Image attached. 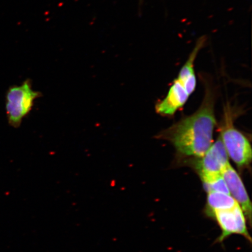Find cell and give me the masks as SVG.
Wrapping results in <instances>:
<instances>
[{"label": "cell", "mask_w": 252, "mask_h": 252, "mask_svg": "<svg viewBox=\"0 0 252 252\" xmlns=\"http://www.w3.org/2000/svg\"><path fill=\"white\" fill-rule=\"evenodd\" d=\"M209 94L196 112L159 135L160 138L171 142L182 156L200 158L213 144L216 120L213 100Z\"/></svg>", "instance_id": "6da1fadb"}, {"label": "cell", "mask_w": 252, "mask_h": 252, "mask_svg": "<svg viewBox=\"0 0 252 252\" xmlns=\"http://www.w3.org/2000/svg\"><path fill=\"white\" fill-rule=\"evenodd\" d=\"M40 96L41 93L33 89L28 79L20 86L9 88L5 97L6 114L9 125L14 128L20 127L32 109L34 101Z\"/></svg>", "instance_id": "7a4b0ae2"}, {"label": "cell", "mask_w": 252, "mask_h": 252, "mask_svg": "<svg viewBox=\"0 0 252 252\" xmlns=\"http://www.w3.org/2000/svg\"><path fill=\"white\" fill-rule=\"evenodd\" d=\"M200 158L195 168L203 184L221 176L222 170L229 162L221 138H219Z\"/></svg>", "instance_id": "3957f363"}, {"label": "cell", "mask_w": 252, "mask_h": 252, "mask_svg": "<svg viewBox=\"0 0 252 252\" xmlns=\"http://www.w3.org/2000/svg\"><path fill=\"white\" fill-rule=\"evenodd\" d=\"M228 157L239 168H245L252 161V147L250 141L240 131L229 125L223 128L220 133Z\"/></svg>", "instance_id": "277c9868"}, {"label": "cell", "mask_w": 252, "mask_h": 252, "mask_svg": "<svg viewBox=\"0 0 252 252\" xmlns=\"http://www.w3.org/2000/svg\"><path fill=\"white\" fill-rule=\"evenodd\" d=\"M211 217L216 220L221 229V235L217 239L219 243L232 234L244 236L251 243L252 239L248 231L247 219L238 203L232 209L214 211Z\"/></svg>", "instance_id": "5b68a950"}, {"label": "cell", "mask_w": 252, "mask_h": 252, "mask_svg": "<svg viewBox=\"0 0 252 252\" xmlns=\"http://www.w3.org/2000/svg\"><path fill=\"white\" fill-rule=\"evenodd\" d=\"M221 175L228 189L230 194L241 206L251 225L252 221V204L248 196L243 182L237 172L233 168L229 162L222 170Z\"/></svg>", "instance_id": "8992f818"}, {"label": "cell", "mask_w": 252, "mask_h": 252, "mask_svg": "<svg viewBox=\"0 0 252 252\" xmlns=\"http://www.w3.org/2000/svg\"><path fill=\"white\" fill-rule=\"evenodd\" d=\"M189 96L184 87L176 79L165 99L156 105L157 112L162 115H174L187 102Z\"/></svg>", "instance_id": "52a82bcc"}, {"label": "cell", "mask_w": 252, "mask_h": 252, "mask_svg": "<svg viewBox=\"0 0 252 252\" xmlns=\"http://www.w3.org/2000/svg\"><path fill=\"white\" fill-rule=\"evenodd\" d=\"M206 37H200L196 42L194 49L189 55L185 64L179 71L177 80L184 87L189 95L194 92L196 87V77L195 74L194 64L198 53L206 43Z\"/></svg>", "instance_id": "ba28073f"}, {"label": "cell", "mask_w": 252, "mask_h": 252, "mask_svg": "<svg viewBox=\"0 0 252 252\" xmlns=\"http://www.w3.org/2000/svg\"><path fill=\"white\" fill-rule=\"evenodd\" d=\"M237 203L231 194L213 191L207 192L205 213L211 217L214 211L232 209Z\"/></svg>", "instance_id": "9c48e42d"}, {"label": "cell", "mask_w": 252, "mask_h": 252, "mask_svg": "<svg viewBox=\"0 0 252 252\" xmlns=\"http://www.w3.org/2000/svg\"><path fill=\"white\" fill-rule=\"evenodd\" d=\"M140 1H142V0H140Z\"/></svg>", "instance_id": "30bf717a"}]
</instances>
